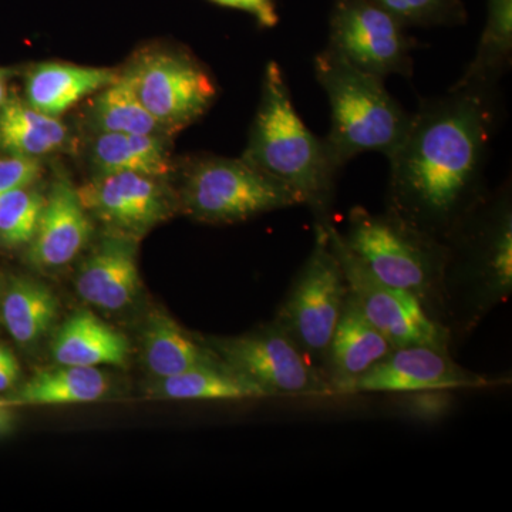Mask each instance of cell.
<instances>
[{"label":"cell","instance_id":"cell-1","mask_svg":"<svg viewBox=\"0 0 512 512\" xmlns=\"http://www.w3.org/2000/svg\"><path fill=\"white\" fill-rule=\"evenodd\" d=\"M498 121L497 89L458 86L420 101L390 161L386 210L443 242L488 194L490 144Z\"/></svg>","mask_w":512,"mask_h":512},{"label":"cell","instance_id":"cell-2","mask_svg":"<svg viewBox=\"0 0 512 512\" xmlns=\"http://www.w3.org/2000/svg\"><path fill=\"white\" fill-rule=\"evenodd\" d=\"M443 245L444 326L454 345L512 295L510 181L488 191Z\"/></svg>","mask_w":512,"mask_h":512},{"label":"cell","instance_id":"cell-3","mask_svg":"<svg viewBox=\"0 0 512 512\" xmlns=\"http://www.w3.org/2000/svg\"><path fill=\"white\" fill-rule=\"evenodd\" d=\"M242 158L296 194L312 211L315 224L332 222L330 212L343 167L325 138L315 136L303 123L278 63L266 66L261 101Z\"/></svg>","mask_w":512,"mask_h":512},{"label":"cell","instance_id":"cell-4","mask_svg":"<svg viewBox=\"0 0 512 512\" xmlns=\"http://www.w3.org/2000/svg\"><path fill=\"white\" fill-rule=\"evenodd\" d=\"M313 69L328 94L330 131L325 140L336 161L345 167L366 153L392 156L412 114L387 92L384 80L350 66L328 47L315 57Z\"/></svg>","mask_w":512,"mask_h":512},{"label":"cell","instance_id":"cell-5","mask_svg":"<svg viewBox=\"0 0 512 512\" xmlns=\"http://www.w3.org/2000/svg\"><path fill=\"white\" fill-rule=\"evenodd\" d=\"M339 235L370 274L409 292L444 326L443 242L421 234L390 212L373 214L360 205L350 210Z\"/></svg>","mask_w":512,"mask_h":512},{"label":"cell","instance_id":"cell-6","mask_svg":"<svg viewBox=\"0 0 512 512\" xmlns=\"http://www.w3.org/2000/svg\"><path fill=\"white\" fill-rule=\"evenodd\" d=\"M178 202L194 220L208 224H235L301 205L296 194L244 158L214 156L185 163Z\"/></svg>","mask_w":512,"mask_h":512},{"label":"cell","instance_id":"cell-7","mask_svg":"<svg viewBox=\"0 0 512 512\" xmlns=\"http://www.w3.org/2000/svg\"><path fill=\"white\" fill-rule=\"evenodd\" d=\"M348 295V282L330 248L328 232L315 224L311 254L293 279L274 322L319 372Z\"/></svg>","mask_w":512,"mask_h":512},{"label":"cell","instance_id":"cell-8","mask_svg":"<svg viewBox=\"0 0 512 512\" xmlns=\"http://www.w3.org/2000/svg\"><path fill=\"white\" fill-rule=\"evenodd\" d=\"M120 76L167 134L195 123L217 99L211 73L181 49L141 50Z\"/></svg>","mask_w":512,"mask_h":512},{"label":"cell","instance_id":"cell-9","mask_svg":"<svg viewBox=\"0 0 512 512\" xmlns=\"http://www.w3.org/2000/svg\"><path fill=\"white\" fill-rule=\"evenodd\" d=\"M204 343L225 366L261 387L268 397L333 394L318 367L274 320L245 335Z\"/></svg>","mask_w":512,"mask_h":512},{"label":"cell","instance_id":"cell-10","mask_svg":"<svg viewBox=\"0 0 512 512\" xmlns=\"http://www.w3.org/2000/svg\"><path fill=\"white\" fill-rule=\"evenodd\" d=\"M329 244L342 265L349 293L369 322L389 340L393 348L431 346L451 350L450 333L436 322L409 292L383 284L343 244L335 224L323 225Z\"/></svg>","mask_w":512,"mask_h":512},{"label":"cell","instance_id":"cell-11","mask_svg":"<svg viewBox=\"0 0 512 512\" xmlns=\"http://www.w3.org/2000/svg\"><path fill=\"white\" fill-rule=\"evenodd\" d=\"M404 26L373 0H336L326 47L379 79L412 77L414 42Z\"/></svg>","mask_w":512,"mask_h":512},{"label":"cell","instance_id":"cell-12","mask_svg":"<svg viewBox=\"0 0 512 512\" xmlns=\"http://www.w3.org/2000/svg\"><path fill=\"white\" fill-rule=\"evenodd\" d=\"M77 192L87 212L113 234L136 239L174 211V195L163 178L143 174H97Z\"/></svg>","mask_w":512,"mask_h":512},{"label":"cell","instance_id":"cell-13","mask_svg":"<svg viewBox=\"0 0 512 512\" xmlns=\"http://www.w3.org/2000/svg\"><path fill=\"white\" fill-rule=\"evenodd\" d=\"M497 380L458 365L450 350L431 346L393 348L375 366L350 384L343 394H406L426 390L483 389Z\"/></svg>","mask_w":512,"mask_h":512},{"label":"cell","instance_id":"cell-14","mask_svg":"<svg viewBox=\"0 0 512 512\" xmlns=\"http://www.w3.org/2000/svg\"><path fill=\"white\" fill-rule=\"evenodd\" d=\"M92 234V215L77 188L64 175H57L29 244V261L46 271L64 268L82 254Z\"/></svg>","mask_w":512,"mask_h":512},{"label":"cell","instance_id":"cell-15","mask_svg":"<svg viewBox=\"0 0 512 512\" xmlns=\"http://www.w3.org/2000/svg\"><path fill=\"white\" fill-rule=\"evenodd\" d=\"M138 239L110 232L87 255L76 274L77 295L99 311L117 313L130 308L140 293Z\"/></svg>","mask_w":512,"mask_h":512},{"label":"cell","instance_id":"cell-16","mask_svg":"<svg viewBox=\"0 0 512 512\" xmlns=\"http://www.w3.org/2000/svg\"><path fill=\"white\" fill-rule=\"evenodd\" d=\"M392 349L389 340L363 315L349 293L323 357L320 373L332 387L333 394H343L350 384L365 375Z\"/></svg>","mask_w":512,"mask_h":512},{"label":"cell","instance_id":"cell-17","mask_svg":"<svg viewBox=\"0 0 512 512\" xmlns=\"http://www.w3.org/2000/svg\"><path fill=\"white\" fill-rule=\"evenodd\" d=\"M57 365L126 366L130 343L93 312L77 311L64 320L52 342Z\"/></svg>","mask_w":512,"mask_h":512},{"label":"cell","instance_id":"cell-18","mask_svg":"<svg viewBox=\"0 0 512 512\" xmlns=\"http://www.w3.org/2000/svg\"><path fill=\"white\" fill-rule=\"evenodd\" d=\"M119 73L104 67L49 62L37 64L26 80L30 106L47 116L60 117L84 97L116 82Z\"/></svg>","mask_w":512,"mask_h":512},{"label":"cell","instance_id":"cell-19","mask_svg":"<svg viewBox=\"0 0 512 512\" xmlns=\"http://www.w3.org/2000/svg\"><path fill=\"white\" fill-rule=\"evenodd\" d=\"M143 360L154 379L221 363L204 342L188 335L164 312L148 316L143 333Z\"/></svg>","mask_w":512,"mask_h":512},{"label":"cell","instance_id":"cell-20","mask_svg":"<svg viewBox=\"0 0 512 512\" xmlns=\"http://www.w3.org/2000/svg\"><path fill=\"white\" fill-rule=\"evenodd\" d=\"M90 158L99 174L136 173L164 180L174 173L170 151L157 134L97 133Z\"/></svg>","mask_w":512,"mask_h":512},{"label":"cell","instance_id":"cell-21","mask_svg":"<svg viewBox=\"0 0 512 512\" xmlns=\"http://www.w3.org/2000/svg\"><path fill=\"white\" fill-rule=\"evenodd\" d=\"M0 308L9 335L22 348L39 345L59 315V301L52 289L30 278L10 279Z\"/></svg>","mask_w":512,"mask_h":512},{"label":"cell","instance_id":"cell-22","mask_svg":"<svg viewBox=\"0 0 512 512\" xmlns=\"http://www.w3.org/2000/svg\"><path fill=\"white\" fill-rule=\"evenodd\" d=\"M110 387L109 376L99 367L57 365L36 373L6 403L28 406L94 403L106 397Z\"/></svg>","mask_w":512,"mask_h":512},{"label":"cell","instance_id":"cell-23","mask_svg":"<svg viewBox=\"0 0 512 512\" xmlns=\"http://www.w3.org/2000/svg\"><path fill=\"white\" fill-rule=\"evenodd\" d=\"M66 140L63 121L36 110L28 101L10 99L0 106V148L10 156L37 160L55 153Z\"/></svg>","mask_w":512,"mask_h":512},{"label":"cell","instance_id":"cell-24","mask_svg":"<svg viewBox=\"0 0 512 512\" xmlns=\"http://www.w3.org/2000/svg\"><path fill=\"white\" fill-rule=\"evenodd\" d=\"M148 394L154 399L165 400H244L268 397L261 387L239 376L222 362L156 379Z\"/></svg>","mask_w":512,"mask_h":512},{"label":"cell","instance_id":"cell-25","mask_svg":"<svg viewBox=\"0 0 512 512\" xmlns=\"http://www.w3.org/2000/svg\"><path fill=\"white\" fill-rule=\"evenodd\" d=\"M512 56V0H490L487 26L473 62L456 84L497 89L510 69Z\"/></svg>","mask_w":512,"mask_h":512},{"label":"cell","instance_id":"cell-26","mask_svg":"<svg viewBox=\"0 0 512 512\" xmlns=\"http://www.w3.org/2000/svg\"><path fill=\"white\" fill-rule=\"evenodd\" d=\"M96 94L90 117L97 133L167 134L120 73L116 82Z\"/></svg>","mask_w":512,"mask_h":512},{"label":"cell","instance_id":"cell-27","mask_svg":"<svg viewBox=\"0 0 512 512\" xmlns=\"http://www.w3.org/2000/svg\"><path fill=\"white\" fill-rule=\"evenodd\" d=\"M46 195L33 184L15 188L0 198V245L19 248L35 237Z\"/></svg>","mask_w":512,"mask_h":512},{"label":"cell","instance_id":"cell-28","mask_svg":"<svg viewBox=\"0 0 512 512\" xmlns=\"http://www.w3.org/2000/svg\"><path fill=\"white\" fill-rule=\"evenodd\" d=\"M404 25H433L461 19L456 0H373Z\"/></svg>","mask_w":512,"mask_h":512},{"label":"cell","instance_id":"cell-29","mask_svg":"<svg viewBox=\"0 0 512 512\" xmlns=\"http://www.w3.org/2000/svg\"><path fill=\"white\" fill-rule=\"evenodd\" d=\"M403 413L423 423H437L450 414L454 399L451 390H426L400 394Z\"/></svg>","mask_w":512,"mask_h":512},{"label":"cell","instance_id":"cell-30","mask_svg":"<svg viewBox=\"0 0 512 512\" xmlns=\"http://www.w3.org/2000/svg\"><path fill=\"white\" fill-rule=\"evenodd\" d=\"M42 174L36 158L10 156L0 158V198L15 188L35 184Z\"/></svg>","mask_w":512,"mask_h":512},{"label":"cell","instance_id":"cell-31","mask_svg":"<svg viewBox=\"0 0 512 512\" xmlns=\"http://www.w3.org/2000/svg\"><path fill=\"white\" fill-rule=\"evenodd\" d=\"M227 8L244 10L258 20L264 28H274L279 22L274 0H211Z\"/></svg>","mask_w":512,"mask_h":512},{"label":"cell","instance_id":"cell-32","mask_svg":"<svg viewBox=\"0 0 512 512\" xmlns=\"http://www.w3.org/2000/svg\"><path fill=\"white\" fill-rule=\"evenodd\" d=\"M15 412L12 404L0 402V437L8 436L15 429Z\"/></svg>","mask_w":512,"mask_h":512},{"label":"cell","instance_id":"cell-33","mask_svg":"<svg viewBox=\"0 0 512 512\" xmlns=\"http://www.w3.org/2000/svg\"><path fill=\"white\" fill-rule=\"evenodd\" d=\"M19 377V365L0 366V392L15 386Z\"/></svg>","mask_w":512,"mask_h":512},{"label":"cell","instance_id":"cell-34","mask_svg":"<svg viewBox=\"0 0 512 512\" xmlns=\"http://www.w3.org/2000/svg\"><path fill=\"white\" fill-rule=\"evenodd\" d=\"M18 365V360L10 350L0 346V366Z\"/></svg>","mask_w":512,"mask_h":512},{"label":"cell","instance_id":"cell-35","mask_svg":"<svg viewBox=\"0 0 512 512\" xmlns=\"http://www.w3.org/2000/svg\"><path fill=\"white\" fill-rule=\"evenodd\" d=\"M6 101V73L0 70V106Z\"/></svg>","mask_w":512,"mask_h":512}]
</instances>
